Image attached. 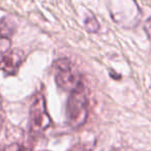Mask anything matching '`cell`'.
I'll use <instances>...</instances> for the list:
<instances>
[{
	"instance_id": "cell-1",
	"label": "cell",
	"mask_w": 151,
	"mask_h": 151,
	"mask_svg": "<svg viewBox=\"0 0 151 151\" xmlns=\"http://www.w3.org/2000/svg\"><path fill=\"white\" fill-rule=\"evenodd\" d=\"M88 116V99L84 85H80L70 92L66 104V119L73 128L82 126Z\"/></svg>"
},
{
	"instance_id": "cell-2",
	"label": "cell",
	"mask_w": 151,
	"mask_h": 151,
	"mask_svg": "<svg viewBox=\"0 0 151 151\" xmlns=\"http://www.w3.org/2000/svg\"><path fill=\"white\" fill-rule=\"evenodd\" d=\"M55 69V80L58 87L62 90L71 92L83 84L77 69L67 59H60L57 61Z\"/></svg>"
},
{
	"instance_id": "cell-3",
	"label": "cell",
	"mask_w": 151,
	"mask_h": 151,
	"mask_svg": "<svg viewBox=\"0 0 151 151\" xmlns=\"http://www.w3.org/2000/svg\"><path fill=\"white\" fill-rule=\"evenodd\" d=\"M51 125V118L47 112L46 101L42 94L35 95L30 107L29 127L33 132H42Z\"/></svg>"
},
{
	"instance_id": "cell-4",
	"label": "cell",
	"mask_w": 151,
	"mask_h": 151,
	"mask_svg": "<svg viewBox=\"0 0 151 151\" xmlns=\"http://www.w3.org/2000/svg\"><path fill=\"white\" fill-rule=\"evenodd\" d=\"M23 60L24 55L21 51H9L0 58V70L9 76L16 75Z\"/></svg>"
},
{
	"instance_id": "cell-5",
	"label": "cell",
	"mask_w": 151,
	"mask_h": 151,
	"mask_svg": "<svg viewBox=\"0 0 151 151\" xmlns=\"http://www.w3.org/2000/svg\"><path fill=\"white\" fill-rule=\"evenodd\" d=\"M11 35L12 29L9 24L0 23V55L5 54L9 52V49L11 47Z\"/></svg>"
},
{
	"instance_id": "cell-6",
	"label": "cell",
	"mask_w": 151,
	"mask_h": 151,
	"mask_svg": "<svg viewBox=\"0 0 151 151\" xmlns=\"http://www.w3.org/2000/svg\"><path fill=\"white\" fill-rule=\"evenodd\" d=\"M4 151H31V149L22 144H19V143H14V144L9 145Z\"/></svg>"
},
{
	"instance_id": "cell-7",
	"label": "cell",
	"mask_w": 151,
	"mask_h": 151,
	"mask_svg": "<svg viewBox=\"0 0 151 151\" xmlns=\"http://www.w3.org/2000/svg\"><path fill=\"white\" fill-rule=\"evenodd\" d=\"M67 151H87V149L85 148V146H83L82 144H77L71 147L70 149H68Z\"/></svg>"
},
{
	"instance_id": "cell-8",
	"label": "cell",
	"mask_w": 151,
	"mask_h": 151,
	"mask_svg": "<svg viewBox=\"0 0 151 151\" xmlns=\"http://www.w3.org/2000/svg\"><path fill=\"white\" fill-rule=\"evenodd\" d=\"M146 30H147V33H148V35L150 36V38H151V19L149 20L148 22H147V24H146Z\"/></svg>"
},
{
	"instance_id": "cell-9",
	"label": "cell",
	"mask_w": 151,
	"mask_h": 151,
	"mask_svg": "<svg viewBox=\"0 0 151 151\" xmlns=\"http://www.w3.org/2000/svg\"><path fill=\"white\" fill-rule=\"evenodd\" d=\"M0 151H2V150H1V149H0Z\"/></svg>"
}]
</instances>
